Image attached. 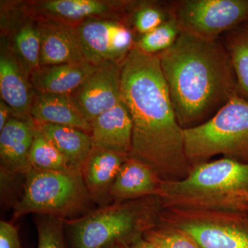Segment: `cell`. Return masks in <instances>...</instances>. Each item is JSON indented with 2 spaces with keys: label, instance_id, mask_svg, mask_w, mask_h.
<instances>
[{
  "label": "cell",
  "instance_id": "6da1fadb",
  "mask_svg": "<svg viewBox=\"0 0 248 248\" xmlns=\"http://www.w3.org/2000/svg\"><path fill=\"white\" fill-rule=\"evenodd\" d=\"M121 99L133 122L129 157L153 170L163 181H176L191 169L158 55L134 48L122 63Z\"/></svg>",
  "mask_w": 248,
  "mask_h": 248
},
{
  "label": "cell",
  "instance_id": "7a4b0ae2",
  "mask_svg": "<svg viewBox=\"0 0 248 248\" xmlns=\"http://www.w3.org/2000/svg\"><path fill=\"white\" fill-rule=\"evenodd\" d=\"M174 112L183 128L210 120L237 92L231 57L219 40L181 32L158 54Z\"/></svg>",
  "mask_w": 248,
  "mask_h": 248
},
{
  "label": "cell",
  "instance_id": "3957f363",
  "mask_svg": "<svg viewBox=\"0 0 248 248\" xmlns=\"http://www.w3.org/2000/svg\"><path fill=\"white\" fill-rule=\"evenodd\" d=\"M159 197L186 210L248 212V163L223 157L194 165L183 179L163 181Z\"/></svg>",
  "mask_w": 248,
  "mask_h": 248
},
{
  "label": "cell",
  "instance_id": "277c9868",
  "mask_svg": "<svg viewBox=\"0 0 248 248\" xmlns=\"http://www.w3.org/2000/svg\"><path fill=\"white\" fill-rule=\"evenodd\" d=\"M147 198V197H146ZM146 198L117 202L90 210L79 218L64 219L72 248H107L137 241L151 227L153 207Z\"/></svg>",
  "mask_w": 248,
  "mask_h": 248
},
{
  "label": "cell",
  "instance_id": "5b68a950",
  "mask_svg": "<svg viewBox=\"0 0 248 248\" xmlns=\"http://www.w3.org/2000/svg\"><path fill=\"white\" fill-rule=\"evenodd\" d=\"M184 138L191 166L217 155L248 163V99L236 93L210 120L184 129Z\"/></svg>",
  "mask_w": 248,
  "mask_h": 248
},
{
  "label": "cell",
  "instance_id": "8992f818",
  "mask_svg": "<svg viewBox=\"0 0 248 248\" xmlns=\"http://www.w3.org/2000/svg\"><path fill=\"white\" fill-rule=\"evenodd\" d=\"M92 202L79 171L31 169L24 179L22 197L13 206L14 217L36 214L71 219L89 212Z\"/></svg>",
  "mask_w": 248,
  "mask_h": 248
},
{
  "label": "cell",
  "instance_id": "52a82bcc",
  "mask_svg": "<svg viewBox=\"0 0 248 248\" xmlns=\"http://www.w3.org/2000/svg\"><path fill=\"white\" fill-rule=\"evenodd\" d=\"M181 32L208 40L248 22V0H178L167 2Z\"/></svg>",
  "mask_w": 248,
  "mask_h": 248
},
{
  "label": "cell",
  "instance_id": "ba28073f",
  "mask_svg": "<svg viewBox=\"0 0 248 248\" xmlns=\"http://www.w3.org/2000/svg\"><path fill=\"white\" fill-rule=\"evenodd\" d=\"M74 29L85 60L94 66L122 64L135 48V32L122 19L94 18Z\"/></svg>",
  "mask_w": 248,
  "mask_h": 248
},
{
  "label": "cell",
  "instance_id": "9c48e42d",
  "mask_svg": "<svg viewBox=\"0 0 248 248\" xmlns=\"http://www.w3.org/2000/svg\"><path fill=\"white\" fill-rule=\"evenodd\" d=\"M131 3L110 0H37L25 1V9L33 19H53L76 27L94 18H116L125 22Z\"/></svg>",
  "mask_w": 248,
  "mask_h": 248
},
{
  "label": "cell",
  "instance_id": "30bf717a",
  "mask_svg": "<svg viewBox=\"0 0 248 248\" xmlns=\"http://www.w3.org/2000/svg\"><path fill=\"white\" fill-rule=\"evenodd\" d=\"M179 226L200 248H248V212H229L226 219L190 218Z\"/></svg>",
  "mask_w": 248,
  "mask_h": 248
},
{
  "label": "cell",
  "instance_id": "8fae6325",
  "mask_svg": "<svg viewBox=\"0 0 248 248\" xmlns=\"http://www.w3.org/2000/svg\"><path fill=\"white\" fill-rule=\"evenodd\" d=\"M121 76L122 64L102 65L72 93L90 124L97 116L122 102Z\"/></svg>",
  "mask_w": 248,
  "mask_h": 248
},
{
  "label": "cell",
  "instance_id": "7c38bea8",
  "mask_svg": "<svg viewBox=\"0 0 248 248\" xmlns=\"http://www.w3.org/2000/svg\"><path fill=\"white\" fill-rule=\"evenodd\" d=\"M1 99L11 107L14 117L29 119L36 92L20 62L8 46L1 45L0 53Z\"/></svg>",
  "mask_w": 248,
  "mask_h": 248
},
{
  "label": "cell",
  "instance_id": "4fadbf2b",
  "mask_svg": "<svg viewBox=\"0 0 248 248\" xmlns=\"http://www.w3.org/2000/svg\"><path fill=\"white\" fill-rule=\"evenodd\" d=\"M40 36V66L85 60L74 27L53 19H36Z\"/></svg>",
  "mask_w": 248,
  "mask_h": 248
},
{
  "label": "cell",
  "instance_id": "5bb4252c",
  "mask_svg": "<svg viewBox=\"0 0 248 248\" xmlns=\"http://www.w3.org/2000/svg\"><path fill=\"white\" fill-rule=\"evenodd\" d=\"M36 130L32 118L9 120L0 132V170L23 176L31 170L29 153Z\"/></svg>",
  "mask_w": 248,
  "mask_h": 248
},
{
  "label": "cell",
  "instance_id": "9a60e30c",
  "mask_svg": "<svg viewBox=\"0 0 248 248\" xmlns=\"http://www.w3.org/2000/svg\"><path fill=\"white\" fill-rule=\"evenodd\" d=\"M93 146L105 151L130 155L133 122L128 109L121 102L91 122Z\"/></svg>",
  "mask_w": 248,
  "mask_h": 248
},
{
  "label": "cell",
  "instance_id": "2e32d148",
  "mask_svg": "<svg viewBox=\"0 0 248 248\" xmlns=\"http://www.w3.org/2000/svg\"><path fill=\"white\" fill-rule=\"evenodd\" d=\"M128 155L93 147L81 174L93 202L101 206L111 202L110 191Z\"/></svg>",
  "mask_w": 248,
  "mask_h": 248
},
{
  "label": "cell",
  "instance_id": "e0dca14e",
  "mask_svg": "<svg viewBox=\"0 0 248 248\" xmlns=\"http://www.w3.org/2000/svg\"><path fill=\"white\" fill-rule=\"evenodd\" d=\"M34 122L79 129L91 133V125L71 94L36 93L31 110Z\"/></svg>",
  "mask_w": 248,
  "mask_h": 248
},
{
  "label": "cell",
  "instance_id": "ac0fdd59",
  "mask_svg": "<svg viewBox=\"0 0 248 248\" xmlns=\"http://www.w3.org/2000/svg\"><path fill=\"white\" fill-rule=\"evenodd\" d=\"M163 180L146 165L128 157L111 187V200L126 202L159 197Z\"/></svg>",
  "mask_w": 248,
  "mask_h": 248
},
{
  "label": "cell",
  "instance_id": "d6986e66",
  "mask_svg": "<svg viewBox=\"0 0 248 248\" xmlns=\"http://www.w3.org/2000/svg\"><path fill=\"white\" fill-rule=\"evenodd\" d=\"M97 67L88 62L40 66L31 73L30 81L37 93L71 94Z\"/></svg>",
  "mask_w": 248,
  "mask_h": 248
},
{
  "label": "cell",
  "instance_id": "ffe728a7",
  "mask_svg": "<svg viewBox=\"0 0 248 248\" xmlns=\"http://www.w3.org/2000/svg\"><path fill=\"white\" fill-rule=\"evenodd\" d=\"M37 128L58 148L73 170L81 172L93 151L90 134L72 127L35 122Z\"/></svg>",
  "mask_w": 248,
  "mask_h": 248
},
{
  "label": "cell",
  "instance_id": "44dd1931",
  "mask_svg": "<svg viewBox=\"0 0 248 248\" xmlns=\"http://www.w3.org/2000/svg\"><path fill=\"white\" fill-rule=\"evenodd\" d=\"M9 34L8 46L31 75L40 67V36L37 20L27 15Z\"/></svg>",
  "mask_w": 248,
  "mask_h": 248
},
{
  "label": "cell",
  "instance_id": "7402d4cb",
  "mask_svg": "<svg viewBox=\"0 0 248 248\" xmlns=\"http://www.w3.org/2000/svg\"><path fill=\"white\" fill-rule=\"evenodd\" d=\"M234 69L237 92L248 99V22L222 36Z\"/></svg>",
  "mask_w": 248,
  "mask_h": 248
},
{
  "label": "cell",
  "instance_id": "603a6c76",
  "mask_svg": "<svg viewBox=\"0 0 248 248\" xmlns=\"http://www.w3.org/2000/svg\"><path fill=\"white\" fill-rule=\"evenodd\" d=\"M171 17L167 3L154 1H133L125 22L135 33H148Z\"/></svg>",
  "mask_w": 248,
  "mask_h": 248
},
{
  "label": "cell",
  "instance_id": "cb8c5ba5",
  "mask_svg": "<svg viewBox=\"0 0 248 248\" xmlns=\"http://www.w3.org/2000/svg\"><path fill=\"white\" fill-rule=\"evenodd\" d=\"M36 133L29 153L31 168L44 171L70 172L72 169L62 153L36 127Z\"/></svg>",
  "mask_w": 248,
  "mask_h": 248
},
{
  "label": "cell",
  "instance_id": "d4e9b609",
  "mask_svg": "<svg viewBox=\"0 0 248 248\" xmlns=\"http://www.w3.org/2000/svg\"><path fill=\"white\" fill-rule=\"evenodd\" d=\"M180 33L177 22L171 16L154 30L140 36L135 40V48L144 53L158 55L170 48Z\"/></svg>",
  "mask_w": 248,
  "mask_h": 248
},
{
  "label": "cell",
  "instance_id": "484cf974",
  "mask_svg": "<svg viewBox=\"0 0 248 248\" xmlns=\"http://www.w3.org/2000/svg\"><path fill=\"white\" fill-rule=\"evenodd\" d=\"M36 223L38 233L37 248H66L63 232L64 219L38 215Z\"/></svg>",
  "mask_w": 248,
  "mask_h": 248
},
{
  "label": "cell",
  "instance_id": "4316f807",
  "mask_svg": "<svg viewBox=\"0 0 248 248\" xmlns=\"http://www.w3.org/2000/svg\"><path fill=\"white\" fill-rule=\"evenodd\" d=\"M147 239L159 248H200L195 241L184 232L150 231Z\"/></svg>",
  "mask_w": 248,
  "mask_h": 248
},
{
  "label": "cell",
  "instance_id": "83f0119b",
  "mask_svg": "<svg viewBox=\"0 0 248 248\" xmlns=\"http://www.w3.org/2000/svg\"><path fill=\"white\" fill-rule=\"evenodd\" d=\"M0 248H22L17 229L3 220L0 221Z\"/></svg>",
  "mask_w": 248,
  "mask_h": 248
},
{
  "label": "cell",
  "instance_id": "f1b7e54d",
  "mask_svg": "<svg viewBox=\"0 0 248 248\" xmlns=\"http://www.w3.org/2000/svg\"><path fill=\"white\" fill-rule=\"evenodd\" d=\"M13 117H14V114L12 109L1 99V102H0V132L3 130L5 125Z\"/></svg>",
  "mask_w": 248,
  "mask_h": 248
},
{
  "label": "cell",
  "instance_id": "f546056e",
  "mask_svg": "<svg viewBox=\"0 0 248 248\" xmlns=\"http://www.w3.org/2000/svg\"><path fill=\"white\" fill-rule=\"evenodd\" d=\"M131 248H159L149 240H138Z\"/></svg>",
  "mask_w": 248,
  "mask_h": 248
},
{
  "label": "cell",
  "instance_id": "4dcf8cb0",
  "mask_svg": "<svg viewBox=\"0 0 248 248\" xmlns=\"http://www.w3.org/2000/svg\"><path fill=\"white\" fill-rule=\"evenodd\" d=\"M107 248H127V247L126 245L125 244H115Z\"/></svg>",
  "mask_w": 248,
  "mask_h": 248
}]
</instances>
